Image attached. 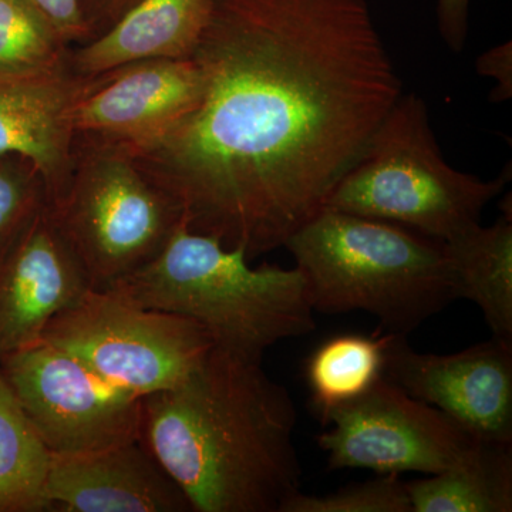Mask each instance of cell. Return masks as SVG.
<instances>
[{
	"label": "cell",
	"mask_w": 512,
	"mask_h": 512,
	"mask_svg": "<svg viewBox=\"0 0 512 512\" xmlns=\"http://www.w3.org/2000/svg\"><path fill=\"white\" fill-rule=\"evenodd\" d=\"M198 106L128 148L188 229L284 248L403 94L366 0H212Z\"/></svg>",
	"instance_id": "6da1fadb"
},
{
	"label": "cell",
	"mask_w": 512,
	"mask_h": 512,
	"mask_svg": "<svg viewBox=\"0 0 512 512\" xmlns=\"http://www.w3.org/2000/svg\"><path fill=\"white\" fill-rule=\"evenodd\" d=\"M295 403L259 360L212 348L141 402V439L192 512H279L301 491Z\"/></svg>",
	"instance_id": "7a4b0ae2"
},
{
	"label": "cell",
	"mask_w": 512,
	"mask_h": 512,
	"mask_svg": "<svg viewBox=\"0 0 512 512\" xmlns=\"http://www.w3.org/2000/svg\"><path fill=\"white\" fill-rule=\"evenodd\" d=\"M111 291L136 305L183 316L214 348L259 360L284 340L316 328L308 282L298 266L252 268L247 252L181 225L163 251Z\"/></svg>",
	"instance_id": "3957f363"
},
{
	"label": "cell",
	"mask_w": 512,
	"mask_h": 512,
	"mask_svg": "<svg viewBox=\"0 0 512 512\" xmlns=\"http://www.w3.org/2000/svg\"><path fill=\"white\" fill-rule=\"evenodd\" d=\"M284 248L315 312H366L407 336L458 299L443 242L393 222L322 208Z\"/></svg>",
	"instance_id": "277c9868"
},
{
	"label": "cell",
	"mask_w": 512,
	"mask_h": 512,
	"mask_svg": "<svg viewBox=\"0 0 512 512\" xmlns=\"http://www.w3.org/2000/svg\"><path fill=\"white\" fill-rule=\"evenodd\" d=\"M463 173L444 160L429 107L402 94L356 163L329 192L322 208L393 222L437 241H450L480 224L484 208L510 181Z\"/></svg>",
	"instance_id": "5b68a950"
},
{
	"label": "cell",
	"mask_w": 512,
	"mask_h": 512,
	"mask_svg": "<svg viewBox=\"0 0 512 512\" xmlns=\"http://www.w3.org/2000/svg\"><path fill=\"white\" fill-rule=\"evenodd\" d=\"M50 208L94 289L110 288L153 261L185 225L126 146L94 137H74L69 184Z\"/></svg>",
	"instance_id": "8992f818"
},
{
	"label": "cell",
	"mask_w": 512,
	"mask_h": 512,
	"mask_svg": "<svg viewBox=\"0 0 512 512\" xmlns=\"http://www.w3.org/2000/svg\"><path fill=\"white\" fill-rule=\"evenodd\" d=\"M42 340L140 397L180 383L214 348L191 319L94 288L57 315Z\"/></svg>",
	"instance_id": "52a82bcc"
},
{
	"label": "cell",
	"mask_w": 512,
	"mask_h": 512,
	"mask_svg": "<svg viewBox=\"0 0 512 512\" xmlns=\"http://www.w3.org/2000/svg\"><path fill=\"white\" fill-rule=\"evenodd\" d=\"M322 423L328 429L316 441L328 454V470L366 468L377 476H434L457 466L483 441L383 377Z\"/></svg>",
	"instance_id": "ba28073f"
},
{
	"label": "cell",
	"mask_w": 512,
	"mask_h": 512,
	"mask_svg": "<svg viewBox=\"0 0 512 512\" xmlns=\"http://www.w3.org/2000/svg\"><path fill=\"white\" fill-rule=\"evenodd\" d=\"M0 372L52 454L141 436L143 397L114 386L45 340L0 359Z\"/></svg>",
	"instance_id": "9c48e42d"
},
{
	"label": "cell",
	"mask_w": 512,
	"mask_h": 512,
	"mask_svg": "<svg viewBox=\"0 0 512 512\" xmlns=\"http://www.w3.org/2000/svg\"><path fill=\"white\" fill-rule=\"evenodd\" d=\"M383 379L477 439L512 444V343L491 338L453 355H433L416 352L394 333Z\"/></svg>",
	"instance_id": "30bf717a"
},
{
	"label": "cell",
	"mask_w": 512,
	"mask_h": 512,
	"mask_svg": "<svg viewBox=\"0 0 512 512\" xmlns=\"http://www.w3.org/2000/svg\"><path fill=\"white\" fill-rule=\"evenodd\" d=\"M90 289L45 202L0 255V359L42 340L47 325Z\"/></svg>",
	"instance_id": "8fae6325"
},
{
	"label": "cell",
	"mask_w": 512,
	"mask_h": 512,
	"mask_svg": "<svg viewBox=\"0 0 512 512\" xmlns=\"http://www.w3.org/2000/svg\"><path fill=\"white\" fill-rule=\"evenodd\" d=\"M204 93L194 59H148L111 70L109 80L77 101L74 136L143 146L190 114Z\"/></svg>",
	"instance_id": "7c38bea8"
},
{
	"label": "cell",
	"mask_w": 512,
	"mask_h": 512,
	"mask_svg": "<svg viewBox=\"0 0 512 512\" xmlns=\"http://www.w3.org/2000/svg\"><path fill=\"white\" fill-rule=\"evenodd\" d=\"M110 74L83 76L67 66L55 72L0 76V157L29 161L42 177L50 205L63 197L72 175L76 136L70 110L103 86Z\"/></svg>",
	"instance_id": "4fadbf2b"
},
{
	"label": "cell",
	"mask_w": 512,
	"mask_h": 512,
	"mask_svg": "<svg viewBox=\"0 0 512 512\" xmlns=\"http://www.w3.org/2000/svg\"><path fill=\"white\" fill-rule=\"evenodd\" d=\"M45 500L52 512H192L187 495L141 436L52 454Z\"/></svg>",
	"instance_id": "5bb4252c"
},
{
	"label": "cell",
	"mask_w": 512,
	"mask_h": 512,
	"mask_svg": "<svg viewBox=\"0 0 512 512\" xmlns=\"http://www.w3.org/2000/svg\"><path fill=\"white\" fill-rule=\"evenodd\" d=\"M212 0H141L103 35L70 50L69 67L96 76L148 59H191Z\"/></svg>",
	"instance_id": "9a60e30c"
},
{
	"label": "cell",
	"mask_w": 512,
	"mask_h": 512,
	"mask_svg": "<svg viewBox=\"0 0 512 512\" xmlns=\"http://www.w3.org/2000/svg\"><path fill=\"white\" fill-rule=\"evenodd\" d=\"M457 298L476 303L493 338L512 343V215L491 227L474 225L443 242Z\"/></svg>",
	"instance_id": "2e32d148"
},
{
	"label": "cell",
	"mask_w": 512,
	"mask_h": 512,
	"mask_svg": "<svg viewBox=\"0 0 512 512\" xmlns=\"http://www.w3.org/2000/svg\"><path fill=\"white\" fill-rule=\"evenodd\" d=\"M404 485L412 512H511V444L481 441L457 466Z\"/></svg>",
	"instance_id": "e0dca14e"
},
{
	"label": "cell",
	"mask_w": 512,
	"mask_h": 512,
	"mask_svg": "<svg viewBox=\"0 0 512 512\" xmlns=\"http://www.w3.org/2000/svg\"><path fill=\"white\" fill-rule=\"evenodd\" d=\"M394 333H343L326 339L306 360L312 404L323 421L332 410L363 396L383 377Z\"/></svg>",
	"instance_id": "ac0fdd59"
},
{
	"label": "cell",
	"mask_w": 512,
	"mask_h": 512,
	"mask_svg": "<svg viewBox=\"0 0 512 512\" xmlns=\"http://www.w3.org/2000/svg\"><path fill=\"white\" fill-rule=\"evenodd\" d=\"M52 453L0 372V512L49 511Z\"/></svg>",
	"instance_id": "d6986e66"
},
{
	"label": "cell",
	"mask_w": 512,
	"mask_h": 512,
	"mask_svg": "<svg viewBox=\"0 0 512 512\" xmlns=\"http://www.w3.org/2000/svg\"><path fill=\"white\" fill-rule=\"evenodd\" d=\"M70 50L28 0H0V76L64 69Z\"/></svg>",
	"instance_id": "ffe728a7"
},
{
	"label": "cell",
	"mask_w": 512,
	"mask_h": 512,
	"mask_svg": "<svg viewBox=\"0 0 512 512\" xmlns=\"http://www.w3.org/2000/svg\"><path fill=\"white\" fill-rule=\"evenodd\" d=\"M279 512H412V505L400 476L384 474L329 494L299 491Z\"/></svg>",
	"instance_id": "44dd1931"
},
{
	"label": "cell",
	"mask_w": 512,
	"mask_h": 512,
	"mask_svg": "<svg viewBox=\"0 0 512 512\" xmlns=\"http://www.w3.org/2000/svg\"><path fill=\"white\" fill-rule=\"evenodd\" d=\"M47 202L45 184L29 161L0 157V255Z\"/></svg>",
	"instance_id": "7402d4cb"
},
{
	"label": "cell",
	"mask_w": 512,
	"mask_h": 512,
	"mask_svg": "<svg viewBox=\"0 0 512 512\" xmlns=\"http://www.w3.org/2000/svg\"><path fill=\"white\" fill-rule=\"evenodd\" d=\"M70 47L87 43L79 0H28Z\"/></svg>",
	"instance_id": "603a6c76"
},
{
	"label": "cell",
	"mask_w": 512,
	"mask_h": 512,
	"mask_svg": "<svg viewBox=\"0 0 512 512\" xmlns=\"http://www.w3.org/2000/svg\"><path fill=\"white\" fill-rule=\"evenodd\" d=\"M141 0H79L87 42L113 28Z\"/></svg>",
	"instance_id": "cb8c5ba5"
},
{
	"label": "cell",
	"mask_w": 512,
	"mask_h": 512,
	"mask_svg": "<svg viewBox=\"0 0 512 512\" xmlns=\"http://www.w3.org/2000/svg\"><path fill=\"white\" fill-rule=\"evenodd\" d=\"M471 0H437V23L448 49L463 52L468 33Z\"/></svg>",
	"instance_id": "d4e9b609"
},
{
	"label": "cell",
	"mask_w": 512,
	"mask_h": 512,
	"mask_svg": "<svg viewBox=\"0 0 512 512\" xmlns=\"http://www.w3.org/2000/svg\"><path fill=\"white\" fill-rule=\"evenodd\" d=\"M511 42L494 47L488 50L478 59V73L491 77L498 82L497 89L494 90L493 97L495 101H504L510 99L512 94V57Z\"/></svg>",
	"instance_id": "484cf974"
}]
</instances>
